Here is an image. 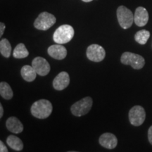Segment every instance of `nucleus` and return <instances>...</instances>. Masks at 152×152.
<instances>
[{"label": "nucleus", "instance_id": "nucleus-21", "mask_svg": "<svg viewBox=\"0 0 152 152\" xmlns=\"http://www.w3.org/2000/svg\"><path fill=\"white\" fill-rule=\"evenodd\" d=\"M0 151L1 152H8V149L6 147L5 144L2 141H0Z\"/></svg>", "mask_w": 152, "mask_h": 152}, {"label": "nucleus", "instance_id": "nucleus-1", "mask_svg": "<svg viewBox=\"0 0 152 152\" xmlns=\"http://www.w3.org/2000/svg\"><path fill=\"white\" fill-rule=\"evenodd\" d=\"M52 110V104L49 101L40 99L34 102L30 111L34 117L39 119H45L51 115Z\"/></svg>", "mask_w": 152, "mask_h": 152}, {"label": "nucleus", "instance_id": "nucleus-2", "mask_svg": "<svg viewBox=\"0 0 152 152\" xmlns=\"http://www.w3.org/2000/svg\"><path fill=\"white\" fill-rule=\"evenodd\" d=\"M73 28L70 25H62L55 30L53 35V39L56 44H66L69 42L74 37Z\"/></svg>", "mask_w": 152, "mask_h": 152}, {"label": "nucleus", "instance_id": "nucleus-16", "mask_svg": "<svg viewBox=\"0 0 152 152\" xmlns=\"http://www.w3.org/2000/svg\"><path fill=\"white\" fill-rule=\"evenodd\" d=\"M7 143L12 149L16 151H20L23 149V143L18 137L11 134L7 139Z\"/></svg>", "mask_w": 152, "mask_h": 152}, {"label": "nucleus", "instance_id": "nucleus-22", "mask_svg": "<svg viewBox=\"0 0 152 152\" xmlns=\"http://www.w3.org/2000/svg\"><path fill=\"white\" fill-rule=\"evenodd\" d=\"M148 140H149V143L152 145V125L148 130Z\"/></svg>", "mask_w": 152, "mask_h": 152}, {"label": "nucleus", "instance_id": "nucleus-11", "mask_svg": "<svg viewBox=\"0 0 152 152\" xmlns=\"http://www.w3.org/2000/svg\"><path fill=\"white\" fill-rule=\"evenodd\" d=\"M70 83V77L65 71L61 72L56 76L53 81V87L55 90L61 91L66 89Z\"/></svg>", "mask_w": 152, "mask_h": 152}, {"label": "nucleus", "instance_id": "nucleus-24", "mask_svg": "<svg viewBox=\"0 0 152 152\" xmlns=\"http://www.w3.org/2000/svg\"><path fill=\"white\" fill-rule=\"evenodd\" d=\"M4 113V109H3V106L0 104V118L2 117Z\"/></svg>", "mask_w": 152, "mask_h": 152}, {"label": "nucleus", "instance_id": "nucleus-20", "mask_svg": "<svg viewBox=\"0 0 152 152\" xmlns=\"http://www.w3.org/2000/svg\"><path fill=\"white\" fill-rule=\"evenodd\" d=\"M150 37V33L147 30H141L134 35V39L140 45H145Z\"/></svg>", "mask_w": 152, "mask_h": 152}, {"label": "nucleus", "instance_id": "nucleus-13", "mask_svg": "<svg viewBox=\"0 0 152 152\" xmlns=\"http://www.w3.org/2000/svg\"><path fill=\"white\" fill-rule=\"evenodd\" d=\"M149 20V13L147 9L142 7L136 9L134 15V22L139 27H142L147 25Z\"/></svg>", "mask_w": 152, "mask_h": 152}, {"label": "nucleus", "instance_id": "nucleus-14", "mask_svg": "<svg viewBox=\"0 0 152 152\" xmlns=\"http://www.w3.org/2000/svg\"><path fill=\"white\" fill-rule=\"evenodd\" d=\"M6 126L11 132H14L15 134H19L23 130V125L14 116H11L7 119Z\"/></svg>", "mask_w": 152, "mask_h": 152}, {"label": "nucleus", "instance_id": "nucleus-12", "mask_svg": "<svg viewBox=\"0 0 152 152\" xmlns=\"http://www.w3.org/2000/svg\"><path fill=\"white\" fill-rule=\"evenodd\" d=\"M48 54L53 58L57 60L64 59L67 56V50L60 44L53 45L47 49Z\"/></svg>", "mask_w": 152, "mask_h": 152}, {"label": "nucleus", "instance_id": "nucleus-23", "mask_svg": "<svg viewBox=\"0 0 152 152\" xmlns=\"http://www.w3.org/2000/svg\"><path fill=\"white\" fill-rule=\"evenodd\" d=\"M5 24L4 23L1 22L0 23V36H2L3 34H4V30H5Z\"/></svg>", "mask_w": 152, "mask_h": 152}, {"label": "nucleus", "instance_id": "nucleus-8", "mask_svg": "<svg viewBox=\"0 0 152 152\" xmlns=\"http://www.w3.org/2000/svg\"><path fill=\"white\" fill-rule=\"evenodd\" d=\"M86 54L89 60L94 62H100L105 58L106 52L102 46L93 44L87 47Z\"/></svg>", "mask_w": 152, "mask_h": 152}, {"label": "nucleus", "instance_id": "nucleus-4", "mask_svg": "<svg viewBox=\"0 0 152 152\" xmlns=\"http://www.w3.org/2000/svg\"><path fill=\"white\" fill-rule=\"evenodd\" d=\"M92 104V99L90 96H87L72 105L71 108V113L75 116L80 117L82 115H85L90 112Z\"/></svg>", "mask_w": 152, "mask_h": 152}, {"label": "nucleus", "instance_id": "nucleus-18", "mask_svg": "<svg viewBox=\"0 0 152 152\" xmlns=\"http://www.w3.org/2000/svg\"><path fill=\"white\" fill-rule=\"evenodd\" d=\"M29 55V52L28 51L27 48L25 46L24 44L20 43L15 47L13 56L14 58L21 59V58H26Z\"/></svg>", "mask_w": 152, "mask_h": 152}, {"label": "nucleus", "instance_id": "nucleus-19", "mask_svg": "<svg viewBox=\"0 0 152 152\" xmlns=\"http://www.w3.org/2000/svg\"><path fill=\"white\" fill-rule=\"evenodd\" d=\"M0 52L5 58H9L11 56V46L7 39H2L0 41Z\"/></svg>", "mask_w": 152, "mask_h": 152}, {"label": "nucleus", "instance_id": "nucleus-6", "mask_svg": "<svg viewBox=\"0 0 152 152\" xmlns=\"http://www.w3.org/2000/svg\"><path fill=\"white\" fill-rule=\"evenodd\" d=\"M56 18L54 15L48 12H42L38 16L34 22V26L39 30H47L56 23Z\"/></svg>", "mask_w": 152, "mask_h": 152}, {"label": "nucleus", "instance_id": "nucleus-25", "mask_svg": "<svg viewBox=\"0 0 152 152\" xmlns=\"http://www.w3.org/2000/svg\"><path fill=\"white\" fill-rule=\"evenodd\" d=\"M82 1H84V2H86V3H87V2H90V1H93V0H82Z\"/></svg>", "mask_w": 152, "mask_h": 152}, {"label": "nucleus", "instance_id": "nucleus-17", "mask_svg": "<svg viewBox=\"0 0 152 152\" xmlns=\"http://www.w3.org/2000/svg\"><path fill=\"white\" fill-rule=\"evenodd\" d=\"M0 94L1 97L7 100H10L14 96L13 90L10 85L5 82H1L0 83Z\"/></svg>", "mask_w": 152, "mask_h": 152}, {"label": "nucleus", "instance_id": "nucleus-9", "mask_svg": "<svg viewBox=\"0 0 152 152\" xmlns=\"http://www.w3.org/2000/svg\"><path fill=\"white\" fill-rule=\"evenodd\" d=\"M32 66L35 70L37 75L40 76H46L50 72V65L48 61L42 57L37 56L34 58L32 62Z\"/></svg>", "mask_w": 152, "mask_h": 152}, {"label": "nucleus", "instance_id": "nucleus-7", "mask_svg": "<svg viewBox=\"0 0 152 152\" xmlns=\"http://www.w3.org/2000/svg\"><path fill=\"white\" fill-rule=\"evenodd\" d=\"M128 116L131 124L134 126H140L145 121V110L141 106H134L129 111Z\"/></svg>", "mask_w": 152, "mask_h": 152}, {"label": "nucleus", "instance_id": "nucleus-10", "mask_svg": "<svg viewBox=\"0 0 152 152\" xmlns=\"http://www.w3.org/2000/svg\"><path fill=\"white\" fill-rule=\"evenodd\" d=\"M101 146L108 149H113L118 144L117 137L113 134L106 132L100 136L99 140Z\"/></svg>", "mask_w": 152, "mask_h": 152}, {"label": "nucleus", "instance_id": "nucleus-15", "mask_svg": "<svg viewBox=\"0 0 152 152\" xmlns=\"http://www.w3.org/2000/svg\"><path fill=\"white\" fill-rule=\"evenodd\" d=\"M20 74L24 80L26 82H33L37 76V73L32 66L26 65L23 66L20 70Z\"/></svg>", "mask_w": 152, "mask_h": 152}, {"label": "nucleus", "instance_id": "nucleus-3", "mask_svg": "<svg viewBox=\"0 0 152 152\" xmlns=\"http://www.w3.org/2000/svg\"><path fill=\"white\" fill-rule=\"evenodd\" d=\"M121 61L124 65L131 66L134 69H141L145 64V60L141 55L129 52H124L121 58Z\"/></svg>", "mask_w": 152, "mask_h": 152}, {"label": "nucleus", "instance_id": "nucleus-5", "mask_svg": "<svg viewBox=\"0 0 152 152\" xmlns=\"http://www.w3.org/2000/svg\"><path fill=\"white\" fill-rule=\"evenodd\" d=\"M117 18L121 28L128 29L132 26L134 21V15L127 7L120 6L117 9Z\"/></svg>", "mask_w": 152, "mask_h": 152}]
</instances>
